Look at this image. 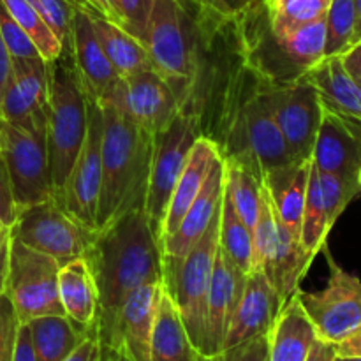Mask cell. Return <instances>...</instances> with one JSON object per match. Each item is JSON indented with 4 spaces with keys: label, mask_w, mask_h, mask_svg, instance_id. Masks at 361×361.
Masks as SVG:
<instances>
[{
    "label": "cell",
    "mask_w": 361,
    "mask_h": 361,
    "mask_svg": "<svg viewBox=\"0 0 361 361\" xmlns=\"http://www.w3.org/2000/svg\"><path fill=\"white\" fill-rule=\"evenodd\" d=\"M145 48L182 106L190 80L189 0H154Z\"/></svg>",
    "instance_id": "cell-10"
},
{
    "label": "cell",
    "mask_w": 361,
    "mask_h": 361,
    "mask_svg": "<svg viewBox=\"0 0 361 361\" xmlns=\"http://www.w3.org/2000/svg\"><path fill=\"white\" fill-rule=\"evenodd\" d=\"M337 356H345V358H361V324L351 331L348 337L338 341L335 344Z\"/></svg>",
    "instance_id": "cell-48"
},
{
    "label": "cell",
    "mask_w": 361,
    "mask_h": 361,
    "mask_svg": "<svg viewBox=\"0 0 361 361\" xmlns=\"http://www.w3.org/2000/svg\"><path fill=\"white\" fill-rule=\"evenodd\" d=\"M0 34H2V39L11 56H20V59L41 56L34 42L30 41V37L25 34L23 28L16 23V20L6 9L2 0H0Z\"/></svg>",
    "instance_id": "cell-40"
},
{
    "label": "cell",
    "mask_w": 361,
    "mask_h": 361,
    "mask_svg": "<svg viewBox=\"0 0 361 361\" xmlns=\"http://www.w3.org/2000/svg\"><path fill=\"white\" fill-rule=\"evenodd\" d=\"M88 126L85 143L71 169L63 192L56 203L87 229H95L102 178V130L104 118L97 101L87 97Z\"/></svg>",
    "instance_id": "cell-15"
},
{
    "label": "cell",
    "mask_w": 361,
    "mask_h": 361,
    "mask_svg": "<svg viewBox=\"0 0 361 361\" xmlns=\"http://www.w3.org/2000/svg\"><path fill=\"white\" fill-rule=\"evenodd\" d=\"M219 159H221V152H219L217 145L208 140V137H197L194 147L190 148L185 168H183L182 175H180L178 182L175 185V190H173L168 214H166L164 229H162V240L178 228L180 221L185 215V212L189 210L190 204L194 203L197 194L201 192L212 168H214Z\"/></svg>",
    "instance_id": "cell-25"
},
{
    "label": "cell",
    "mask_w": 361,
    "mask_h": 361,
    "mask_svg": "<svg viewBox=\"0 0 361 361\" xmlns=\"http://www.w3.org/2000/svg\"><path fill=\"white\" fill-rule=\"evenodd\" d=\"M335 358H337V351H335L334 342L317 337L305 361H335Z\"/></svg>",
    "instance_id": "cell-50"
},
{
    "label": "cell",
    "mask_w": 361,
    "mask_h": 361,
    "mask_svg": "<svg viewBox=\"0 0 361 361\" xmlns=\"http://www.w3.org/2000/svg\"><path fill=\"white\" fill-rule=\"evenodd\" d=\"M358 194H361L360 185L319 171L312 164L300 236L303 250L310 259L314 261L323 250L331 228Z\"/></svg>",
    "instance_id": "cell-16"
},
{
    "label": "cell",
    "mask_w": 361,
    "mask_h": 361,
    "mask_svg": "<svg viewBox=\"0 0 361 361\" xmlns=\"http://www.w3.org/2000/svg\"><path fill=\"white\" fill-rule=\"evenodd\" d=\"M59 295L66 316L83 330H95L99 295L95 281L85 257L60 267Z\"/></svg>",
    "instance_id": "cell-28"
},
{
    "label": "cell",
    "mask_w": 361,
    "mask_h": 361,
    "mask_svg": "<svg viewBox=\"0 0 361 361\" xmlns=\"http://www.w3.org/2000/svg\"><path fill=\"white\" fill-rule=\"evenodd\" d=\"M69 2L73 4L74 9H81V11H85V13H88V14H95L94 7H92V4H90V0H69Z\"/></svg>",
    "instance_id": "cell-56"
},
{
    "label": "cell",
    "mask_w": 361,
    "mask_h": 361,
    "mask_svg": "<svg viewBox=\"0 0 361 361\" xmlns=\"http://www.w3.org/2000/svg\"><path fill=\"white\" fill-rule=\"evenodd\" d=\"M222 196H224V161L221 157L212 168L203 189L185 212L178 228L162 240V279L166 274L175 270L189 254V250L200 242L221 207Z\"/></svg>",
    "instance_id": "cell-19"
},
{
    "label": "cell",
    "mask_w": 361,
    "mask_h": 361,
    "mask_svg": "<svg viewBox=\"0 0 361 361\" xmlns=\"http://www.w3.org/2000/svg\"><path fill=\"white\" fill-rule=\"evenodd\" d=\"M316 87L324 108L361 120V87L345 71L341 56H328L305 74Z\"/></svg>",
    "instance_id": "cell-29"
},
{
    "label": "cell",
    "mask_w": 361,
    "mask_h": 361,
    "mask_svg": "<svg viewBox=\"0 0 361 361\" xmlns=\"http://www.w3.org/2000/svg\"><path fill=\"white\" fill-rule=\"evenodd\" d=\"M197 137H201L200 127L196 120L185 113H180L164 130L154 136V155L145 197V215L159 245L162 242V229L173 190Z\"/></svg>",
    "instance_id": "cell-9"
},
{
    "label": "cell",
    "mask_w": 361,
    "mask_h": 361,
    "mask_svg": "<svg viewBox=\"0 0 361 361\" xmlns=\"http://www.w3.org/2000/svg\"><path fill=\"white\" fill-rule=\"evenodd\" d=\"M108 101L118 106L136 126L152 136L164 130L180 115L175 92L155 71L123 78Z\"/></svg>",
    "instance_id": "cell-17"
},
{
    "label": "cell",
    "mask_w": 361,
    "mask_h": 361,
    "mask_svg": "<svg viewBox=\"0 0 361 361\" xmlns=\"http://www.w3.org/2000/svg\"><path fill=\"white\" fill-rule=\"evenodd\" d=\"M20 321L6 295L0 296V361H13Z\"/></svg>",
    "instance_id": "cell-43"
},
{
    "label": "cell",
    "mask_w": 361,
    "mask_h": 361,
    "mask_svg": "<svg viewBox=\"0 0 361 361\" xmlns=\"http://www.w3.org/2000/svg\"><path fill=\"white\" fill-rule=\"evenodd\" d=\"M250 2H254V0H221L222 7H224L226 13L229 14L238 13V11H242L243 7L249 6Z\"/></svg>",
    "instance_id": "cell-53"
},
{
    "label": "cell",
    "mask_w": 361,
    "mask_h": 361,
    "mask_svg": "<svg viewBox=\"0 0 361 361\" xmlns=\"http://www.w3.org/2000/svg\"><path fill=\"white\" fill-rule=\"evenodd\" d=\"M190 80L180 113L192 116L221 148L231 122L247 62L233 14L189 0Z\"/></svg>",
    "instance_id": "cell-1"
},
{
    "label": "cell",
    "mask_w": 361,
    "mask_h": 361,
    "mask_svg": "<svg viewBox=\"0 0 361 361\" xmlns=\"http://www.w3.org/2000/svg\"><path fill=\"white\" fill-rule=\"evenodd\" d=\"M11 71H13V56L9 55L4 42L2 34H0V99H2L4 90L11 80Z\"/></svg>",
    "instance_id": "cell-51"
},
{
    "label": "cell",
    "mask_w": 361,
    "mask_h": 361,
    "mask_svg": "<svg viewBox=\"0 0 361 361\" xmlns=\"http://www.w3.org/2000/svg\"><path fill=\"white\" fill-rule=\"evenodd\" d=\"M59 261L9 240L6 291L20 324L44 316H66L59 295Z\"/></svg>",
    "instance_id": "cell-8"
},
{
    "label": "cell",
    "mask_w": 361,
    "mask_h": 361,
    "mask_svg": "<svg viewBox=\"0 0 361 361\" xmlns=\"http://www.w3.org/2000/svg\"><path fill=\"white\" fill-rule=\"evenodd\" d=\"M282 307L284 303L267 275L259 270L250 271L247 275L245 289H243L238 309L226 335L224 349L233 348L257 335L270 334Z\"/></svg>",
    "instance_id": "cell-22"
},
{
    "label": "cell",
    "mask_w": 361,
    "mask_h": 361,
    "mask_svg": "<svg viewBox=\"0 0 361 361\" xmlns=\"http://www.w3.org/2000/svg\"><path fill=\"white\" fill-rule=\"evenodd\" d=\"M104 118L102 178L95 229L108 228L123 215L145 210L154 136L133 122L113 102H99Z\"/></svg>",
    "instance_id": "cell-3"
},
{
    "label": "cell",
    "mask_w": 361,
    "mask_h": 361,
    "mask_svg": "<svg viewBox=\"0 0 361 361\" xmlns=\"http://www.w3.org/2000/svg\"><path fill=\"white\" fill-rule=\"evenodd\" d=\"M101 361H129L120 351H101Z\"/></svg>",
    "instance_id": "cell-55"
},
{
    "label": "cell",
    "mask_w": 361,
    "mask_h": 361,
    "mask_svg": "<svg viewBox=\"0 0 361 361\" xmlns=\"http://www.w3.org/2000/svg\"><path fill=\"white\" fill-rule=\"evenodd\" d=\"M268 348H270V334L257 335L245 342L222 349L212 356H203L200 361H268Z\"/></svg>",
    "instance_id": "cell-41"
},
{
    "label": "cell",
    "mask_w": 361,
    "mask_h": 361,
    "mask_svg": "<svg viewBox=\"0 0 361 361\" xmlns=\"http://www.w3.org/2000/svg\"><path fill=\"white\" fill-rule=\"evenodd\" d=\"M0 155L9 171L18 210L53 197L46 108L18 122L0 118Z\"/></svg>",
    "instance_id": "cell-6"
},
{
    "label": "cell",
    "mask_w": 361,
    "mask_h": 361,
    "mask_svg": "<svg viewBox=\"0 0 361 361\" xmlns=\"http://www.w3.org/2000/svg\"><path fill=\"white\" fill-rule=\"evenodd\" d=\"M247 275L228 256L217 249L207 300V351L204 356L217 355L224 349L231 321L245 289Z\"/></svg>",
    "instance_id": "cell-21"
},
{
    "label": "cell",
    "mask_w": 361,
    "mask_h": 361,
    "mask_svg": "<svg viewBox=\"0 0 361 361\" xmlns=\"http://www.w3.org/2000/svg\"><path fill=\"white\" fill-rule=\"evenodd\" d=\"M221 207L200 242L189 250L182 263L164 275V289L178 309L194 348L204 356L207 351V300L219 249Z\"/></svg>",
    "instance_id": "cell-7"
},
{
    "label": "cell",
    "mask_w": 361,
    "mask_h": 361,
    "mask_svg": "<svg viewBox=\"0 0 361 361\" xmlns=\"http://www.w3.org/2000/svg\"><path fill=\"white\" fill-rule=\"evenodd\" d=\"M92 7L95 11V16H101L111 23L118 25L126 30V21H123L122 9H120V0H90Z\"/></svg>",
    "instance_id": "cell-46"
},
{
    "label": "cell",
    "mask_w": 361,
    "mask_h": 361,
    "mask_svg": "<svg viewBox=\"0 0 361 361\" xmlns=\"http://www.w3.org/2000/svg\"><path fill=\"white\" fill-rule=\"evenodd\" d=\"M87 95L80 83L69 46L48 62V157L51 175L53 200L59 201L63 192L71 169L85 143L88 126Z\"/></svg>",
    "instance_id": "cell-5"
},
{
    "label": "cell",
    "mask_w": 361,
    "mask_h": 361,
    "mask_svg": "<svg viewBox=\"0 0 361 361\" xmlns=\"http://www.w3.org/2000/svg\"><path fill=\"white\" fill-rule=\"evenodd\" d=\"M221 157L249 168L263 182L270 173L295 164L286 148L268 94V81L247 67Z\"/></svg>",
    "instance_id": "cell-4"
},
{
    "label": "cell",
    "mask_w": 361,
    "mask_h": 361,
    "mask_svg": "<svg viewBox=\"0 0 361 361\" xmlns=\"http://www.w3.org/2000/svg\"><path fill=\"white\" fill-rule=\"evenodd\" d=\"M271 111L295 164L312 161L323 118V101L312 83L302 78L286 85L268 83Z\"/></svg>",
    "instance_id": "cell-14"
},
{
    "label": "cell",
    "mask_w": 361,
    "mask_h": 361,
    "mask_svg": "<svg viewBox=\"0 0 361 361\" xmlns=\"http://www.w3.org/2000/svg\"><path fill=\"white\" fill-rule=\"evenodd\" d=\"M48 104V62L13 56L11 80L0 99V118L18 122Z\"/></svg>",
    "instance_id": "cell-24"
},
{
    "label": "cell",
    "mask_w": 361,
    "mask_h": 361,
    "mask_svg": "<svg viewBox=\"0 0 361 361\" xmlns=\"http://www.w3.org/2000/svg\"><path fill=\"white\" fill-rule=\"evenodd\" d=\"M279 219L275 215L274 204H271L268 190L263 183V197H261L259 215H257L256 226L252 229L254 236V268L259 270L270 279L271 267H274L275 252L279 245Z\"/></svg>",
    "instance_id": "cell-37"
},
{
    "label": "cell",
    "mask_w": 361,
    "mask_h": 361,
    "mask_svg": "<svg viewBox=\"0 0 361 361\" xmlns=\"http://www.w3.org/2000/svg\"><path fill=\"white\" fill-rule=\"evenodd\" d=\"M152 7H154V0H120L126 30L143 44L147 41Z\"/></svg>",
    "instance_id": "cell-42"
},
{
    "label": "cell",
    "mask_w": 361,
    "mask_h": 361,
    "mask_svg": "<svg viewBox=\"0 0 361 361\" xmlns=\"http://www.w3.org/2000/svg\"><path fill=\"white\" fill-rule=\"evenodd\" d=\"M164 284L152 282L130 293L120 312L118 351L129 361L150 360L152 334Z\"/></svg>",
    "instance_id": "cell-23"
},
{
    "label": "cell",
    "mask_w": 361,
    "mask_h": 361,
    "mask_svg": "<svg viewBox=\"0 0 361 361\" xmlns=\"http://www.w3.org/2000/svg\"><path fill=\"white\" fill-rule=\"evenodd\" d=\"M312 164L319 171L360 185L361 120L324 108L314 145Z\"/></svg>",
    "instance_id": "cell-18"
},
{
    "label": "cell",
    "mask_w": 361,
    "mask_h": 361,
    "mask_svg": "<svg viewBox=\"0 0 361 361\" xmlns=\"http://www.w3.org/2000/svg\"><path fill=\"white\" fill-rule=\"evenodd\" d=\"M345 71L351 74L353 80L361 87V41L353 44L344 55H341Z\"/></svg>",
    "instance_id": "cell-49"
},
{
    "label": "cell",
    "mask_w": 361,
    "mask_h": 361,
    "mask_svg": "<svg viewBox=\"0 0 361 361\" xmlns=\"http://www.w3.org/2000/svg\"><path fill=\"white\" fill-rule=\"evenodd\" d=\"M28 324L37 361H63L92 331L83 330L67 316H44Z\"/></svg>",
    "instance_id": "cell-32"
},
{
    "label": "cell",
    "mask_w": 361,
    "mask_h": 361,
    "mask_svg": "<svg viewBox=\"0 0 361 361\" xmlns=\"http://www.w3.org/2000/svg\"><path fill=\"white\" fill-rule=\"evenodd\" d=\"M83 257L99 295L95 334L101 351H118L120 312L126 300L141 286L162 282L161 245L152 235L145 210L130 212L95 231Z\"/></svg>",
    "instance_id": "cell-2"
},
{
    "label": "cell",
    "mask_w": 361,
    "mask_h": 361,
    "mask_svg": "<svg viewBox=\"0 0 361 361\" xmlns=\"http://www.w3.org/2000/svg\"><path fill=\"white\" fill-rule=\"evenodd\" d=\"M268 23L277 35H289L326 18L331 0H261Z\"/></svg>",
    "instance_id": "cell-35"
},
{
    "label": "cell",
    "mask_w": 361,
    "mask_h": 361,
    "mask_svg": "<svg viewBox=\"0 0 361 361\" xmlns=\"http://www.w3.org/2000/svg\"><path fill=\"white\" fill-rule=\"evenodd\" d=\"M2 4L9 11L11 16L16 20V23L23 28L25 34L30 37V41L34 42L42 60L51 62L62 53V41L56 37L55 32L44 21V18L39 14V11L28 0H2Z\"/></svg>",
    "instance_id": "cell-36"
},
{
    "label": "cell",
    "mask_w": 361,
    "mask_h": 361,
    "mask_svg": "<svg viewBox=\"0 0 361 361\" xmlns=\"http://www.w3.org/2000/svg\"><path fill=\"white\" fill-rule=\"evenodd\" d=\"M63 361H101V344L95 330L88 334Z\"/></svg>",
    "instance_id": "cell-45"
},
{
    "label": "cell",
    "mask_w": 361,
    "mask_h": 361,
    "mask_svg": "<svg viewBox=\"0 0 361 361\" xmlns=\"http://www.w3.org/2000/svg\"><path fill=\"white\" fill-rule=\"evenodd\" d=\"M321 252L330 270L326 288L314 293L300 289L298 296L317 337L337 344L361 324V279L344 270L334 259L328 245Z\"/></svg>",
    "instance_id": "cell-13"
},
{
    "label": "cell",
    "mask_w": 361,
    "mask_h": 361,
    "mask_svg": "<svg viewBox=\"0 0 361 361\" xmlns=\"http://www.w3.org/2000/svg\"><path fill=\"white\" fill-rule=\"evenodd\" d=\"M298 293L284 303L271 326L268 361H305L316 342V328L307 316Z\"/></svg>",
    "instance_id": "cell-27"
},
{
    "label": "cell",
    "mask_w": 361,
    "mask_h": 361,
    "mask_svg": "<svg viewBox=\"0 0 361 361\" xmlns=\"http://www.w3.org/2000/svg\"><path fill=\"white\" fill-rule=\"evenodd\" d=\"M90 16L95 37L99 39L106 56L122 80L133 74L143 73V71H154L150 55L143 42L104 18L95 16V14H90Z\"/></svg>",
    "instance_id": "cell-31"
},
{
    "label": "cell",
    "mask_w": 361,
    "mask_h": 361,
    "mask_svg": "<svg viewBox=\"0 0 361 361\" xmlns=\"http://www.w3.org/2000/svg\"><path fill=\"white\" fill-rule=\"evenodd\" d=\"M233 16L247 66L264 81L286 85L302 80L309 73L296 51L291 34L282 37L271 30L261 0H254Z\"/></svg>",
    "instance_id": "cell-11"
},
{
    "label": "cell",
    "mask_w": 361,
    "mask_h": 361,
    "mask_svg": "<svg viewBox=\"0 0 361 361\" xmlns=\"http://www.w3.org/2000/svg\"><path fill=\"white\" fill-rule=\"evenodd\" d=\"M11 238L59 261L60 267L83 257L95 231L78 224L53 197L20 208L9 229Z\"/></svg>",
    "instance_id": "cell-12"
},
{
    "label": "cell",
    "mask_w": 361,
    "mask_h": 361,
    "mask_svg": "<svg viewBox=\"0 0 361 361\" xmlns=\"http://www.w3.org/2000/svg\"><path fill=\"white\" fill-rule=\"evenodd\" d=\"M9 238H11L9 229H4V231H0V249H2L7 242H9Z\"/></svg>",
    "instance_id": "cell-58"
},
{
    "label": "cell",
    "mask_w": 361,
    "mask_h": 361,
    "mask_svg": "<svg viewBox=\"0 0 361 361\" xmlns=\"http://www.w3.org/2000/svg\"><path fill=\"white\" fill-rule=\"evenodd\" d=\"M192 2H197V4H201V6H207V7H212V9H217V11H222V13H226V9L222 7L221 0H192Z\"/></svg>",
    "instance_id": "cell-57"
},
{
    "label": "cell",
    "mask_w": 361,
    "mask_h": 361,
    "mask_svg": "<svg viewBox=\"0 0 361 361\" xmlns=\"http://www.w3.org/2000/svg\"><path fill=\"white\" fill-rule=\"evenodd\" d=\"M69 51L73 56L80 83L88 99L102 102L108 101L115 88L122 81L113 63L106 56L101 42L95 37L92 16L81 9H74L71 27Z\"/></svg>",
    "instance_id": "cell-20"
},
{
    "label": "cell",
    "mask_w": 361,
    "mask_h": 361,
    "mask_svg": "<svg viewBox=\"0 0 361 361\" xmlns=\"http://www.w3.org/2000/svg\"><path fill=\"white\" fill-rule=\"evenodd\" d=\"M224 192L240 219L254 229L263 197V182L240 162L224 161Z\"/></svg>",
    "instance_id": "cell-34"
},
{
    "label": "cell",
    "mask_w": 361,
    "mask_h": 361,
    "mask_svg": "<svg viewBox=\"0 0 361 361\" xmlns=\"http://www.w3.org/2000/svg\"><path fill=\"white\" fill-rule=\"evenodd\" d=\"M28 2L44 18L62 44H67L71 37V27H73V4L69 0H28Z\"/></svg>",
    "instance_id": "cell-39"
},
{
    "label": "cell",
    "mask_w": 361,
    "mask_h": 361,
    "mask_svg": "<svg viewBox=\"0 0 361 361\" xmlns=\"http://www.w3.org/2000/svg\"><path fill=\"white\" fill-rule=\"evenodd\" d=\"M11 240V238H9ZM7 263H9V242L0 249V296L6 291V277H7Z\"/></svg>",
    "instance_id": "cell-52"
},
{
    "label": "cell",
    "mask_w": 361,
    "mask_h": 361,
    "mask_svg": "<svg viewBox=\"0 0 361 361\" xmlns=\"http://www.w3.org/2000/svg\"><path fill=\"white\" fill-rule=\"evenodd\" d=\"M4 229H7V228H6V226L2 224V222H0V231H4Z\"/></svg>",
    "instance_id": "cell-60"
},
{
    "label": "cell",
    "mask_w": 361,
    "mask_h": 361,
    "mask_svg": "<svg viewBox=\"0 0 361 361\" xmlns=\"http://www.w3.org/2000/svg\"><path fill=\"white\" fill-rule=\"evenodd\" d=\"M201 358V353L190 342L178 309L168 291L162 288L148 361H200Z\"/></svg>",
    "instance_id": "cell-30"
},
{
    "label": "cell",
    "mask_w": 361,
    "mask_h": 361,
    "mask_svg": "<svg viewBox=\"0 0 361 361\" xmlns=\"http://www.w3.org/2000/svg\"><path fill=\"white\" fill-rule=\"evenodd\" d=\"M310 169H312V161H307L270 173L263 180L279 222L298 240L302 236Z\"/></svg>",
    "instance_id": "cell-26"
},
{
    "label": "cell",
    "mask_w": 361,
    "mask_h": 361,
    "mask_svg": "<svg viewBox=\"0 0 361 361\" xmlns=\"http://www.w3.org/2000/svg\"><path fill=\"white\" fill-rule=\"evenodd\" d=\"M355 0H331L326 14V44L324 59L341 56L353 46L355 37Z\"/></svg>",
    "instance_id": "cell-38"
},
{
    "label": "cell",
    "mask_w": 361,
    "mask_h": 361,
    "mask_svg": "<svg viewBox=\"0 0 361 361\" xmlns=\"http://www.w3.org/2000/svg\"><path fill=\"white\" fill-rule=\"evenodd\" d=\"M335 361H361V358H345V356H337Z\"/></svg>",
    "instance_id": "cell-59"
},
{
    "label": "cell",
    "mask_w": 361,
    "mask_h": 361,
    "mask_svg": "<svg viewBox=\"0 0 361 361\" xmlns=\"http://www.w3.org/2000/svg\"><path fill=\"white\" fill-rule=\"evenodd\" d=\"M13 361H37L35 360V353H34V345H32V337H30V330H28V324H20V326H18Z\"/></svg>",
    "instance_id": "cell-47"
},
{
    "label": "cell",
    "mask_w": 361,
    "mask_h": 361,
    "mask_svg": "<svg viewBox=\"0 0 361 361\" xmlns=\"http://www.w3.org/2000/svg\"><path fill=\"white\" fill-rule=\"evenodd\" d=\"M219 249L231 259L233 264L249 275L254 268L252 229L240 219L229 197L222 196L221 222H219Z\"/></svg>",
    "instance_id": "cell-33"
},
{
    "label": "cell",
    "mask_w": 361,
    "mask_h": 361,
    "mask_svg": "<svg viewBox=\"0 0 361 361\" xmlns=\"http://www.w3.org/2000/svg\"><path fill=\"white\" fill-rule=\"evenodd\" d=\"M18 204L14 200L13 185H11V176L7 171V166L0 155V222L11 229V226L16 222L18 217Z\"/></svg>",
    "instance_id": "cell-44"
},
{
    "label": "cell",
    "mask_w": 361,
    "mask_h": 361,
    "mask_svg": "<svg viewBox=\"0 0 361 361\" xmlns=\"http://www.w3.org/2000/svg\"><path fill=\"white\" fill-rule=\"evenodd\" d=\"M355 13H356V23H355V37H353V44L361 41V0H355Z\"/></svg>",
    "instance_id": "cell-54"
}]
</instances>
